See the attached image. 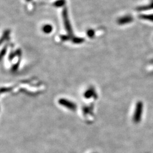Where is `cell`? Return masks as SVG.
<instances>
[{
	"mask_svg": "<svg viewBox=\"0 0 153 153\" xmlns=\"http://www.w3.org/2000/svg\"><path fill=\"white\" fill-rule=\"evenodd\" d=\"M62 103L63 104H64V105H66V104H68V102H65V100H63V102H62ZM68 105H69V108H74V105H73V104H71V103H69L68 104Z\"/></svg>",
	"mask_w": 153,
	"mask_h": 153,
	"instance_id": "cell-2",
	"label": "cell"
},
{
	"mask_svg": "<svg viewBox=\"0 0 153 153\" xmlns=\"http://www.w3.org/2000/svg\"><path fill=\"white\" fill-rule=\"evenodd\" d=\"M143 109V104L141 101H138L136 105V108L133 116V120L136 123H140L142 119V114Z\"/></svg>",
	"mask_w": 153,
	"mask_h": 153,
	"instance_id": "cell-1",
	"label": "cell"
}]
</instances>
